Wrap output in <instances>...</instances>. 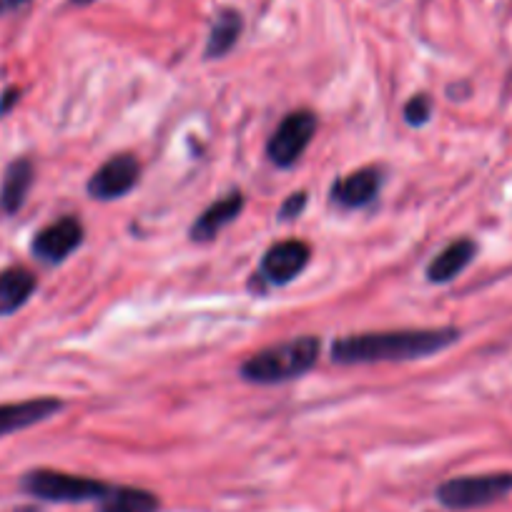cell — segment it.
<instances>
[{
    "instance_id": "obj_1",
    "label": "cell",
    "mask_w": 512,
    "mask_h": 512,
    "mask_svg": "<svg viewBox=\"0 0 512 512\" xmlns=\"http://www.w3.org/2000/svg\"><path fill=\"white\" fill-rule=\"evenodd\" d=\"M460 339V329H397V332L352 334L334 342L332 357L342 364L364 362H405L422 359L452 347Z\"/></svg>"
},
{
    "instance_id": "obj_2",
    "label": "cell",
    "mask_w": 512,
    "mask_h": 512,
    "mask_svg": "<svg viewBox=\"0 0 512 512\" xmlns=\"http://www.w3.org/2000/svg\"><path fill=\"white\" fill-rule=\"evenodd\" d=\"M317 337H297L251 354L241 364V377L254 384H279L307 374L319 359Z\"/></svg>"
},
{
    "instance_id": "obj_3",
    "label": "cell",
    "mask_w": 512,
    "mask_h": 512,
    "mask_svg": "<svg viewBox=\"0 0 512 512\" xmlns=\"http://www.w3.org/2000/svg\"><path fill=\"white\" fill-rule=\"evenodd\" d=\"M512 492V472H490V475L452 477L437 487V500L447 510H477L495 505Z\"/></svg>"
},
{
    "instance_id": "obj_4",
    "label": "cell",
    "mask_w": 512,
    "mask_h": 512,
    "mask_svg": "<svg viewBox=\"0 0 512 512\" xmlns=\"http://www.w3.org/2000/svg\"><path fill=\"white\" fill-rule=\"evenodd\" d=\"M21 487L23 492L46 502H88L101 500L111 485L101 480H91V477H78L68 475V472L38 467V470L23 475Z\"/></svg>"
},
{
    "instance_id": "obj_5",
    "label": "cell",
    "mask_w": 512,
    "mask_h": 512,
    "mask_svg": "<svg viewBox=\"0 0 512 512\" xmlns=\"http://www.w3.org/2000/svg\"><path fill=\"white\" fill-rule=\"evenodd\" d=\"M314 131H317V116L312 111L302 108V111L289 113L269 139L267 154L272 164H277L279 169H289L297 164L307 146L312 144Z\"/></svg>"
},
{
    "instance_id": "obj_6",
    "label": "cell",
    "mask_w": 512,
    "mask_h": 512,
    "mask_svg": "<svg viewBox=\"0 0 512 512\" xmlns=\"http://www.w3.org/2000/svg\"><path fill=\"white\" fill-rule=\"evenodd\" d=\"M141 164L136 156L118 154L108 159L88 181V196L98 201H111L128 194L139 181Z\"/></svg>"
},
{
    "instance_id": "obj_7",
    "label": "cell",
    "mask_w": 512,
    "mask_h": 512,
    "mask_svg": "<svg viewBox=\"0 0 512 512\" xmlns=\"http://www.w3.org/2000/svg\"><path fill=\"white\" fill-rule=\"evenodd\" d=\"M309 256H312V249H309V244H304V241H279V244H274L272 249L262 256L259 277L267 279L269 284H277V287L294 282V279L307 269Z\"/></svg>"
},
{
    "instance_id": "obj_8",
    "label": "cell",
    "mask_w": 512,
    "mask_h": 512,
    "mask_svg": "<svg viewBox=\"0 0 512 512\" xmlns=\"http://www.w3.org/2000/svg\"><path fill=\"white\" fill-rule=\"evenodd\" d=\"M83 241V224L76 216H63L41 229L33 239V254L46 264H61Z\"/></svg>"
},
{
    "instance_id": "obj_9",
    "label": "cell",
    "mask_w": 512,
    "mask_h": 512,
    "mask_svg": "<svg viewBox=\"0 0 512 512\" xmlns=\"http://www.w3.org/2000/svg\"><path fill=\"white\" fill-rule=\"evenodd\" d=\"M63 402L56 397H38V400L11 402V405H0V437L13 435L18 430L46 422L56 412L63 410Z\"/></svg>"
},
{
    "instance_id": "obj_10",
    "label": "cell",
    "mask_w": 512,
    "mask_h": 512,
    "mask_svg": "<svg viewBox=\"0 0 512 512\" xmlns=\"http://www.w3.org/2000/svg\"><path fill=\"white\" fill-rule=\"evenodd\" d=\"M379 184H382V174L379 169L369 166V169L352 171L344 179L334 181L332 186V201L342 209H357V206L369 204L377 196Z\"/></svg>"
},
{
    "instance_id": "obj_11",
    "label": "cell",
    "mask_w": 512,
    "mask_h": 512,
    "mask_svg": "<svg viewBox=\"0 0 512 512\" xmlns=\"http://www.w3.org/2000/svg\"><path fill=\"white\" fill-rule=\"evenodd\" d=\"M241 209H244V196H241L239 191H231L229 196H224L221 201L211 204L209 209L194 221V226H191V239L194 241L216 239V234H219L221 229H226V226L241 214Z\"/></svg>"
},
{
    "instance_id": "obj_12",
    "label": "cell",
    "mask_w": 512,
    "mask_h": 512,
    "mask_svg": "<svg viewBox=\"0 0 512 512\" xmlns=\"http://www.w3.org/2000/svg\"><path fill=\"white\" fill-rule=\"evenodd\" d=\"M477 254V244L472 239H457L440 251L427 267V279L435 284L452 282L460 272L470 267Z\"/></svg>"
},
{
    "instance_id": "obj_13",
    "label": "cell",
    "mask_w": 512,
    "mask_h": 512,
    "mask_svg": "<svg viewBox=\"0 0 512 512\" xmlns=\"http://www.w3.org/2000/svg\"><path fill=\"white\" fill-rule=\"evenodd\" d=\"M36 292V277L23 267H11L0 272V317L18 312Z\"/></svg>"
},
{
    "instance_id": "obj_14",
    "label": "cell",
    "mask_w": 512,
    "mask_h": 512,
    "mask_svg": "<svg viewBox=\"0 0 512 512\" xmlns=\"http://www.w3.org/2000/svg\"><path fill=\"white\" fill-rule=\"evenodd\" d=\"M159 507V497L141 487H108L98 500V512H159Z\"/></svg>"
},
{
    "instance_id": "obj_15",
    "label": "cell",
    "mask_w": 512,
    "mask_h": 512,
    "mask_svg": "<svg viewBox=\"0 0 512 512\" xmlns=\"http://www.w3.org/2000/svg\"><path fill=\"white\" fill-rule=\"evenodd\" d=\"M33 184V164L28 159H18L8 166L6 179L0 186V209L6 214H16L23 204H26V196L31 191Z\"/></svg>"
},
{
    "instance_id": "obj_16",
    "label": "cell",
    "mask_w": 512,
    "mask_h": 512,
    "mask_svg": "<svg viewBox=\"0 0 512 512\" xmlns=\"http://www.w3.org/2000/svg\"><path fill=\"white\" fill-rule=\"evenodd\" d=\"M241 28H244V21H241V13L231 11V8H224V11L216 16L214 26H211L209 43H206V58H221L236 46L241 36Z\"/></svg>"
},
{
    "instance_id": "obj_17",
    "label": "cell",
    "mask_w": 512,
    "mask_h": 512,
    "mask_svg": "<svg viewBox=\"0 0 512 512\" xmlns=\"http://www.w3.org/2000/svg\"><path fill=\"white\" fill-rule=\"evenodd\" d=\"M432 116V98L420 93V96H412L405 106V121L410 126H422V123L430 121Z\"/></svg>"
},
{
    "instance_id": "obj_18",
    "label": "cell",
    "mask_w": 512,
    "mask_h": 512,
    "mask_svg": "<svg viewBox=\"0 0 512 512\" xmlns=\"http://www.w3.org/2000/svg\"><path fill=\"white\" fill-rule=\"evenodd\" d=\"M304 206H307V194H304V191H299V194H292L287 201H284L279 216H282L284 221H289V219H294V216L302 214Z\"/></svg>"
},
{
    "instance_id": "obj_19",
    "label": "cell",
    "mask_w": 512,
    "mask_h": 512,
    "mask_svg": "<svg viewBox=\"0 0 512 512\" xmlns=\"http://www.w3.org/2000/svg\"><path fill=\"white\" fill-rule=\"evenodd\" d=\"M18 96H21V91H18V88H8V91L3 93V98H0V116H6V113L16 106Z\"/></svg>"
},
{
    "instance_id": "obj_20",
    "label": "cell",
    "mask_w": 512,
    "mask_h": 512,
    "mask_svg": "<svg viewBox=\"0 0 512 512\" xmlns=\"http://www.w3.org/2000/svg\"><path fill=\"white\" fill-rule=\"evenodd\" d=\"M28 0H0V13H11L16 11V8L26 6Z\"/></svg>"
}]
</instances>
